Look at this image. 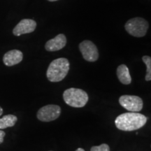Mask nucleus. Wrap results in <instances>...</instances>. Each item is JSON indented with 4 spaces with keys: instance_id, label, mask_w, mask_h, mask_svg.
I'll use <instances>...</instances> for the list:
<instances>
[{
    "instance_id": "f257e3e1",
    "label": "nucleus",
    "mask_w": 151,
    "mask_h": 151,
    "mask_svg": "<svg viewBox=\"0 0 151 151\" xmlns=\"http://www.w3.org/2000/svg\"><path fill=\"white\" fill-rule=\"evenodd\" d=\"M148 118L138 112L124 113L117 117L115 120L116 127L122 131H134L143 127Z\"/></svg>"
},
{
    "instance_id": "f03ea898",
    "label": "nucleus",
    "mask_w": 151,
    "mask_h": 151,
    "mask_svg": "<svg viewBox=\"0 0 151 151\" xmlns=\"http://www.w3.org/2000/svg\"><path fill=\"white\" fill-rule=\"evenodd\" d=\"M69 67L70 65L67 58H61L54 60L47 69V78L50 82H60L67 75Z\"/></svg>"
},
{
    "instance_id": "7ed1b4c3",
    "label": "nucleus",
    "mask_w": 151,
    "mask_h": 151,
    "mask_svg": "<svg viewBox=\"0 0 151 151\" xmlns=\"http://www.w3.org/2000/svg\"><path fill=\"white\" fill-rule=\"evenodd\" d=\"M65 102L74 108H81L88 101V95L84 90L78 88H69L63 93Z\"/></svg>"
},
{
    "instance_id": "20e7f679",
    "label": "nucleus",
    "mask_w": 151,
    "mask_h": 151,
    "mask_svg": "<svg viewBox=\"0 0 151 151\" xmlns=\"http://www.w3.org/2000/svg\"><path fill=\"white\" fill-rule=\"evenodd\" d=\"M149 24L146 20L141 17L133 18L124 24L125 30L130 35L135 37H143L146 35Z\"/></svg>"
},
{
    "instance_id": "39448f33",
    "label": "nucleus",
    "mask_w": 151,
    "mask_h": 151,
    "mask_svg": "<svg viewBox=\"0 0 151 151\" xmlns=\"http://www.w3.org/2000/svg\"><path fill=\"white\" fill-rule=\"evenodd\" d=\"M61 109L59 106L54 104L46 105L38 111L37 118L42 122H50L59 118Z\"/></svg>"
},
{
    "instance_id": "423d86ee",
    "label": "nucleus",
    "mask_w": 151,
    "mask_h": 151,
    "mask_svg": "<svg viewBox=\"0 0 151 151\" xmlns=\"http://www.w3.org/2000/svg\"><path fill=\"white\" fill-rule=\"evenodd\" d=\"M119 103L130 112H139L143 106L141 98L134 95H122L119 99Z\"/></svg>"
},
{
    "instance_id": "0eeeda50",
    "label": "nucleus",
    "mask_w": 151,
    "mask_h": 151,
    "mask_svg": "<svg viewBox=\"0 0 151 151\" xmlns=\"http://www.w3.org/2000/svg\"><path fill=\"white\" fill-rule=\"evenodd\" d=\"M79 50L86 61L93 62L99 58V52L96 45L91 41L85 40L79 44Z\"/></svg>"
},
{
    "instance_id": "6e6552de",
    "label": "nucleus",
    "mask_w": 151,
    "mask_h": 151,
    "mask_svg": "<svg viewBox=\"0 0 151 151\" xmlns=\"http://www.w3.org/2000/svg\"><path fill=\"white\" fill-rule=\"evenodd\" d=\"M36 27H37V22L32 19H23L20 20L14 27V29H13V34L15 36L19 37L22 35L33 32Z\"/></svg>"
},
{
    "instance_id": "1a4fd4ad",
    "label": "nucleus",
    "mask_w": 151,
    "mask_h": 151,
    "mask_svg": "<svg viewBox=\"0 0 151 151\" xmlns=\"http://www.w3.org/2000/svg\"><path fill=\"white\" fill-rule=\"evenodd\" d=\"M67 44V38L63 34L57 35L53 39L48 41L45 45V48L47 51L54 52L58 51L65 48Z\"/></svg>"
},
{
    "instance_id": "9d476101",
    "label": "nucleus",
    "mask_w": 151,
    "mask_h": 151,
    "mask_svg": "<svg viewBox=\"0 0 151 151\" xmlns=\"http://www.w3.org/2000/svg\"><path fill=\"white\" fill-rule=\"evenodd\" d=\"M23 59V54L20 50H11L6 52L3 57V62L6 66L11 67L20 63Z\"/></svg>"
},
{
    "instance_id": "9b49d317",
    "label": "nucleus",
    "mask_w": 151,
    "mask_h": 151,
    "mask_svg": "<svg viewBox=\"0 0 151 151\" xmlns=\"http://www.w3.org/2000/svg\"><path fill=\"white\" fill-rule=\"evenodd\" d=\"M117 76L122 84L129 85L132 82V78L130 76L128 67L125 65H120L117 69Z\"/></svg>"
},
{
    "instance_id": "f8f14e48",
    "label": "nucleus",
    "mask_w": 151,
    "mask_h": 151,
    "mask_svg": "<svg viewBox=\"0 0 151 151\" xmlns=\"http://www.w3.org/2000/svg\"><path fill=\"white\" fill-rule=\"evenodd\" d=\"M17 120H18V118L14 115H6L0 118V129L14 127Z\"/></svg>"
},
{
    "instance_id": "ddd939ff",
    "label": "nucleus",
    "mask_w": 151,
    "mask_h": 151,
    "mask_svg": "<svg viewBox=\"0 0 151 151\" xmlns=\"http://www.w3.org/2000/svg\"><path fill=\"white\" fill-rule=\"evenodd\" d=\"M142 60L147 67L146 81H150L151 80V58L148 55H144L142 57Z\"/></svg>"
},
{
    "instance_id": "4468645a",
    "label": "nucleus",
    "mask_w": 151,
    "mask_h": 151,
    "mask_svg": "<svg viewBox=\"0 0 151 151\" xmlns=\"http://www.w3.org/2000/svg\"><path fill=\"white\" fill-rule=\"evenodd\" d=\"M90 151H110V148L109 145L103 143L98 146H92L90 149Z\"/></svg>"
},
{
    "instance_id": "2eb2a0df",
    "label": "nucleus",
    "mask_w": 151,
    "mask_h": 151,
    "mask_svg": "<svg viewBox=\"0 0 151 151\" xmlns=\"http://www.w3.org/2000/svg\"><path fill=\"white\" fill-rule=\"evenodd\" d=\"M6 135V133L3 130H0V144L3 143L4 141V138Z\"/></svg>"
},
{
    "instance_id": "dca6fc26",
    "label": "nucleus",
    "mask_w": 151,
    "mask_h": 151,
    "mask_svg": "<svg viewBox=\"0 0 151 151\" xmlns=\"http://www.w3.org/2000/svg\"><path fill=\"white\" fill-rule=\"evenodd\" d=\"M2 113H3V109H2V108H1V106H0V116H1V115H2Z\"/></svg>"
},
{
    "instance_id": "f3484780",
    "label": "nucleus",
    "mask_w": 151,
    "mask_h": 151,
    "mask_svg": "<svg viewBox=\"0 0 151 151\" xmlns=\"http://www.w3.org/2000/svg\"><path fill=\"white\" fill-rule=\"evenodd\" d=\"M76 151H85V150H84V149L81 148H79L77 149V150H76Z\"/></svg>"
},
{
    "instance_id": "a211bd4d",
    "label": "nucleus",
    "mask_w": 151,
    "mask_h": 151,
    "mask_svg": "<svg viewBox=\"0 0 151 151\" xmlns=\"http://www.w3.org/2000/svg\"><path fill=\"white\" fill-rule=\"evenodd\" d=\"M48 1H58V0H48Z\"/></svg>"
}]
</instances>
